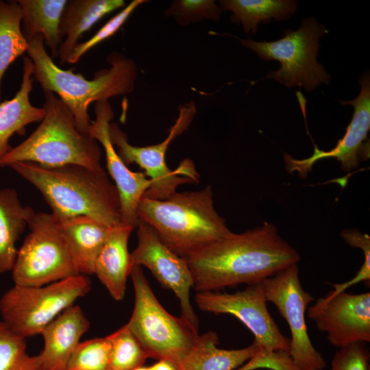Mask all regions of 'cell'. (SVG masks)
<instances>
[{"mask_svg": "<svg viewBox=\"0 0 370 370\" xmlns=\"http://www.w3.org/2000/svg\"><path fill=\"white\" fill-rule=\"evenodd\" d=\"M0 370H44L39 355L27 352L26 338L0 321Z\"/></svg>", "mask_w": 370, "mask_h": 370, "instance_id": "obj_28", "label": "cell"}, {"mask_svg": "<svg viewBox=\"0 0 370 370\" xmlns=\"http://www.w3.org/2000/svg\"><path fill=\"white\" fill-rule=\"evenodd\" d=\"M123 0H69L62 12L59 31L62 40L58 51L61 64L79 43L81 36L108 14L124 7Z\"/></svg>", "mask_w": 370, "mask_h": 370, "instance_id": "obj_20", "label": "cell"}, {"mask_svg": "<svg viewBox=\"0 0 370 370\" xmlns=\"http://www.w3.org/2000/svg\"><path fill=\"white\" fill-rule=\"evenodd\" d=\"M33 211L22 205L14 188L0 189V275L12 271L18 252L16 242Z\"/></svg>", "mask_w": 370, "mask_h": 370, "instance_id": "obj_23", "label": "cell"}, {"mask_svg": "<svg viewBox=\"0 0 370 370\" xmlns=\"http://www.w3.org/2000/svg\"><path fill=\"white\" fill-rule=\"evenodd\" d=\"M145 0H134L125 6L119 12L108 21L90 38L78 43L67 59L66 63L75 64L90 49L113 36L126 22L134 11Z\"/></svg>", "mask_w": 370, "mask_h": 370, "instance_id": "obj_31", "label": "cell"}, {"mask_svg": "<svg viewBox=\"0 0 370 370\" xmlns=\"http://www.w3.org/2000/svg\"><path fill=\"white\" fill-rule=\"evenodd\" d=\"M139 220L149 225L175 254L185 258L232 232L214 208L211 186L177 193L165 199L143 197L137 209Z\"/></svg>", "mask_w": 370, "mask_h": 370, "instance_id": "obj_4", "label": "cell"}, {"mask_svg": "<svg viewBox=\"0 0 370 370\" xmlns=\"http://www.w3.org/2000/svg\"><path fill=\"white\" fill-rule=\"evenodd\" d=\"M369 354L362 343L339 348L334 355L331 370H369Z\"/></svg>", "mask_w": 370, "mask_h": 370, "instance_id": "obj_32", "label": "cell"}, {"mask_svg": "<svg viewBox=\"0 0 370 370\" xmlns=\"http://www.w3.org/2000/svg\"><path fill=\"white\" fill-rule=\"evenodd\" d=\"M106 338L110 344V370H134L148 358L126 324Z\"/></svg>", "mask_w": 370, "mask_h": 370, "instance_id": "obj_27", "label": "cell"}, {"mask_svg": "<svg viewBox=\"0 0 370 370\" xmlns=\"http://www.w3.org/2000/svg\"><path fill=\"white\" fill-rule=\"evenodd\" d=\"M360 91L356 98L351 101H341V106L351 105L354 113L343 137L336 146L329 151L314 146L313 154L308 158L295 159L284 154V161L289 172H298L306 177L317 161L325 158H336L341 169L349 171L358 167L361 160L369 156V141L367 136L370 129V77L368 73H363L360 79Z\"/></svg>", "mask_w": 370, "mask_h": 370, "instance_id": "obj_15", "label": "cell"}, {"mask_svg": "<svg viewBox=\"0 0 370 370\" xmlns=\"http://www.w3.org/2000/svg\"><path fill=\"white\" fill-rule=\"evenodd\" d=\"M9 166L40 192L58 221L84 215L109 227L122 223L119 192L103 168L49 167L30 162Z\"/></svg>", "mask_w": 370, "mask_h": 370, "instance_id": "obj_2", "label": "cell"}, {"mask_svg": "<svg viewBox=\"0 0 370 370\" xmlns=\"http://www.w3.org/2000/svg\"><path fill=\"white\" fill-rule=\"evenodd\" d=\"M184 259L193 277V288L199 293L261 282L297 264L300 256L273 224L264 222L242 233L232 232Z\"/></svg>", "mask_w": 370, "mask_h": 370, "instance_id": "obj_1", "label": "cell"}, {"mask_svg": "<svg viewBox=\"0 0 370 370\" xmlns=\"http://www.w3.org/2000/svg\"><path fill=\"white\" fill-rule=\"evenodd\" d=\"M45 114L37 128L23 142L0 158V166L30 162L55 167L77 164L93 169L102 168L101 149L88 133L82 132L62 101L45 91Z\"/></svg>", "mask_w": 370, "mask_h": 370, "instance_id": "obj_5", "label": "cell"}, {"mask_svg": "<svg viewBox=\"0 0 370 370\" xmlns=\"http://www.w3.org/2000/svg\"><path fill=\"white\" fill-rule=\"evenodd\" d=\"M90 288L88 276L80 274L43 286L14 284L0 298L1 321L24 338L40 334Z\"/></svg>", "mask_w": 370, "mask_h": 370, "instance_id": "obj_9", "label": "cell"}, {"mask_svg": "<svg viewBox=\"0 0 370 370\" xmlns=\"http://www.w3.org/2000/svg\"><path fill=\"white\" fill-rule=\"evenodd\" d=\"M27 227L11 271L14 285L43 286L79 274L61 224L51 213L33 211Z\"/></svg>", "mask_w": 370, "mask_h": 370, "instance_id": "obj_8", "label": "cell"}, {"mask_svg": "<svg viewBox=\"0 0 370 370\" xmlns=\"http://www.w3.org/2000/svg\"><path fill=\"white\" fill-rule=\"evenodd\" d=\"M262 282L265 298L278 308L291 334L288 354L299 370H322L325 362L308 335L305 313L314 297L303 288L297 264H292Z\"/></svg>", "mask_w": 370, "mask_h": 370, "instance_id": "obj_11", "label": "cell"}, {"mask_svg": "<svg viewBox=\"0 0 370 370\" xmlns=\"http://www.w3.org/2000/svg\"><path fill=\"white\" fill-rule=\"evenodd\" d=\"M292 362L288 354L279 351L274 352H260L254 357L236 370H291Z\"/></svg>", "mask_w": 370, "mask_h": 370, "instance_id": "obj_33", "label": "cell"}, {"mask_svg": "<svg viewBox=\"0 0 370 370\" xmlns=\"http://www.w3.org/2000/svg\"><path fill=\"white\" fill-rule=\"evenodd\" d=\"M133 230L123 223L113 227L95 262L93 274L116 301L124 298L127 280L134 267L128 251V240Z\"/></svg>", "mask_w": 370, "mask_h": 370, "instance_id": "obj_18", "label": "cell"}, {"mask_svg": "<svg viewBox=\"0 0 370 370\" xmlns=\"http://www.w3.org/2000/svg\"><path fill=\"white\" fill-rule=\"evenodd\" d=\"M308 317L334 347L370 341L369 292L325 295L308 308Z\"/></svg>", "mask_w": 370, "mask_h": 370, "instance_id": "obj_14", "label": "cell"}, {"mask_svg": "<svg viewBox=\"0 0 370 370\" xmlns=\"http://www.w3.org/2000/svg\"><path fill=\"white\" fill-rule=\"evenodd\" d=\"M90 323L82 309L73 305L42 331L44 341L38 354L44 370H66L68 360L87 332Z\"/></svg>", "mask_w": 370, "mask_h": 370, "instance_id": "obj_17", "label": "cell"}, {"mask_svg": "<svg viewBox=\"0 0 370 370\" xmlns=\"http://www.w3.org/2000/svg\"><path fill=\"white\" fill-rule=\"evenodd\" d=\"M136 228L138 244L131 253L133 266L147 267L162 285L171 290L180 301L181 317L198 330L199 320L190 300L193 280L186 260L171 251L145 221L139 220Z\"/></svg>", "mask_w": 370, "mask_h": 370, "instance_id": "obj_13", "label": "cell"}, {"mask_svg": "<svg viewBox=\"0 0 370 370\" xmlns=\"http://www.w3.org/2000/svg\"><path fill=\"white\" fill-rule=\"evenodd\" d=\"M328 32L313 17L302 21L297 30L286 29L282 38L274 41L239 39L241 45L255 52L263 60H277L279 69L266 75L286 87L302 86L308 92L321 84H328L331 77L317 56L319 39Z\"/></svg>", "mask_w": 370, "mask_h": 370, "instance_id": "obj_7", "label": "cell"}, {"mask_svg": "<svg viewBox=\"0 0 370 370\" xmlns=\"http://www.w3.org/2000/svg\"><path fill=\"white\" fill-rule=\"evenodd\" d=\"M221 9L212 0H177L165 11L179 25L186 26L204 19L219 21Z\"/></svg>", "mask_w": 370, "mask_h": 370, "instance_id": "obj_30", "label": "cell"}, {"mask_svg": "<svg viewBox=\"0 0 370 370\" xmlns=\"http://www.w3.org/2000/svg\"><path fill=\"white\" fill-rule=\"evenodd\" d=\"M22 13L21 30L28 42L42 36L51 51V58L58 56L62 42L59 31L62 12L67 0H17Z\"/></svg>", "mask_w": 370, "mask_h": 370, "instance_id": "obj_22", "label": "cell"}, {"mask_svg": "<svg viewBox=\"0 0 370 370\" xmlns=\"http://www.w3.org/2000/svg\"><path fill=\"white\" fill-rule=\"evenodd\" d=\"M28 45L27 52L34 64L33 77L44 92L58 95L72 113L82 132L88 133L92 123L88 113L91 103L107 101L134 90L136 65L121 53H111L107 58L110 67L96 72L93 79H88L73 69L58 66L46 51L42 36H36Z\"/></svg>", "mask_w": 370, "mask_h": 370, "instance_id": "obj_3", "label": "cell"}, {"mask_svg": "<svg viewBox=\"0 0 370 370\" xmlns=\"http://www.w3.org/2000/svg\"><path fill=\"white\" fill-rule=\"evenodd\" d=\"M66 370H110V344L106 336L80 342L71 355Z\"/></svg>", "mask_w": 370, "mask_h": 370, "instance_id": "obj_29", "label": "cell"}, {"mask_svg": "<svg viewBox=\"0 0 370 370\" xmlns=\"http://www.w3.org/2000/svg\"><path fill=\"white\" fill-rule=\"evenodd\" d=\"M59 221L79 274L92 275L97 256L113 227L84 215Z\"/></svg>", "mask_w": 370, "mask_h": 370, "instance_id": "obj_21", "label": "cell"}, {"mask_svg": "<svg viewBox=\"0 0 370 370\" xmlns=\"http://www.w3.org/2000/svg\"><path fill=\"white\" fill-rule=\"evenodd\" d=\"M195 300L200 310L238 319L254 335V343L262 351L288 353L289 340L281 333L267 309L262 282L249 284L234 293L199 292Z\"/></svg>", "mask_w": 370, "mask_h": 370, "instance_id": "obj_12", "label": "cell"}, {"mask_svg": "<svg viewBox=\"0 0 370 370\" xmlns=\"http://www.w3.org/2000/svg\"><path fill=\"white\" fill-rule=\"evenodd\" d=\"M195 114L193 101L184 104L180 108L178 116L166 138L158 144L145 147L131 145L119 125L110 123V139L119 157L126 165L134 163L138 165L152 182L143 197L165 199L175 193L179 186L199 181V174L190 160H184L175 170L166 165L165 160L170 144L188 128Z\"/></svg>", "mask_w": 370, "mask_h": 370, "instance_id": "obj_10", "label": "cell"}, {"mask_svg": "<svg viewBox=\"0 0 370 370\" xmlns=\"http://www.w3.org/2000/svg\"><path fill=\"white\" fill-rule=\"evenodd\" d=\"M134 305L128 329L148 358L171 362L184 370L198 345L201 335L182 317H176L160 304L140 266L133 267L130 275Z\"/></svg>", "mask_w": 370, "mask_h": 370, "instance_id": "obj_6", "label": "cell"}, {"mask_svg": "<svg viewBox=\"0 0 370 370\" xmlns=\"http://www.w3.org/2000/svg\"><path fill=\"white\" fill-rule=\"evenodd\" d=\"M218 344L219 337L215 332L201 335L184 370H235L262 351L255 343L238 349H220Z\"/></svg>", "mask_w": 370, "mask_h": 370, "instance_id": "obj_24", "label": "cell"}, {"mask_svg": "<svg viewBox=\"0 0 370 370\" xmlns=\"http://www.w3.org/2000/svg\"><path fill=\"white\" fill-rule=\"evenodd\" d=\"M219 4L222 11L232 12L233 23H241L246 34H253L260 23H268L271 18L287 20L297 8V1L292 0H222Z\"/></svg>", "mask_w": 370, "mask_h": 370, "instance_id": "obj_25", "label": "cell"}, {"mask_svg": "<svg viewBox=\"0 0 370 370\" xmlns=\"http://www.w3.org/2000/svg\"><path fill=\"white\" fill-rule=\"evenodd\" d=\"M21 10L16 1L0 0V103L5 72L29 48L21 30Z\"/></svg>", "mask_w": 370, "mask_h": 370, "instance_id": "obj_26", "label": "cell"}, {"mask_svg": "<svg viewBox=\"0 0 370 370\" xmlns=\"http://www.w3.org/2000/svg\"><path fill=\"white\" fill-rule=\"evenodd\" d=\"M22 82L14 97L0 103V158L12 147L9 141L14 134H23L30 123L41 121L45 114L42 107L33 106L29 94L33 88L34 64L28 56L23 58Z\"/></svg>", "mask_w": 370, "mask_h": 370, "instance_id": "obj_19", "label": "cell"}, {"mask_svg": "<svg viewBox=\"0 0 370 370\" xmlns=\"http://www.w3.org/2000/svg\"><path fill=\"white\" fill-rule=\"evenodd\" d=\"M94 110L95 119L88 132L104 150L108 173L120 197L122 223L134 229L139 221L138 204L152 182L144 172L131 171L118 155L110 136L109 127L114 112L108 100L95 102Z\"/></svg>", "mask_w": 370, "mask_h": 370, "instance_id": "obj_16", "label": "cell"}, {"mask_svg": "<svg viewBox=\"0 0 370 370\" xmlns=\"http://www.w3.org/2000/svg\"><path fill=\"white\" fill-rule=\"evenodd\" d=\"M134 370H150V369H149V367H147L141 366V367H140L136 368V369H134Z\"/></svg>", "mask_w": 370, "mask_h": 370, "instance_id": "obj_35", "label": "cell"}, {"mask_svg": "<svg viewBox=\"0 0 370 370\" xmlns=\"http://www.w3.org/2000/svg\"><path fill=\"white\" fill-rule=\"evenodd\" d=\"M150 370H177L176 367L171 362L161 359L154 365L149 367Z\"/></svg>", "mask_w": 370, "mask_h": 370, "instance_id": "obj_34", "label": "cell"}]
</instances>
